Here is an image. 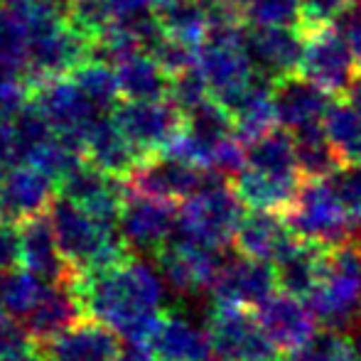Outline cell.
<instances>
[{
    "label": "cell",
    "mask_w": 361,
    "mask_h": 361,
    "mask_svg": "<svg viewBox=\"0 0 361 361\" xmlns=\"http://www.w3.org/2000/svg\"><path fill=\"white\" fill-rule=\"evenodd\" d=\"M72 286L84 317L99 319L128 342H145L162 312L160 273L130 253L109 268L79 273Z\"/></svg>",
    "instance_id": "1"
},
{
    "label": "cell",
    "mask_w": 361,
    "mask_h": 361,
    "mask_svg": "<svg viewBox=\"0 0 361 361\" xmlns=\"http://www.w3.org/2000/svg\"><path fill=\"white\" fill-rule=\"evenodd\" d=\"M47 216L52 221L59 251H62L64 261L72 266L74 276L101 271V268L114 266L128 256V248H126L116 224L91 216L89 212H84L64 197L52 200Z\"/></svg>",
    "instance_id": "2"
},
{
    "label": "cell",
    "mask_w": 361,
    "mask_h": 361,
    "mask_svg": "<svg viewBox=\"0 0 361 361\" xmlns=\"http://www.w3.org/2000/svg\"><path fill=\"white\" fill-rule=\"evenodd\" d=\"M317 327L344 332L361 319V251L352 241L329 243L319 281L305 300Z\"/></svg>",
    "instance_id": "3"
},
{
    "label": "cell",
    "mask_w": 361,
    "mask_h": 361,
    "mask_svg": "<svg viewBox=\"0 0 361 361\" xmlns=\"http://www.w3.org/2000/svg\"><path fill=\"white\" fill-rule=\"evenodd\" d=\"M243 216V204L233 195L231 185L221 182V177L214 175L207 180L195 195L182 200V207H177V221L172 236L187 238L197 246L224 251L231 246L233 231Z\"/></svg>",
    "instance_id": "4"
},
{
    "label": "cell",
    "mask_w": 361,
    "mask_h": 361,
    "mask_svg": "<svg viewBox=\"0 0 361 361\" xmlns=\"http://www.w3.org/2000/svg\"><path fill=\"white\" fill-rule=\"evenodd\" d=\"M243 30L246 23L207 30L195 52L197 72L204 79L209 96L224 109H228L258 74L243 47Z\"/></svg>",
    "instance_id": "5"
},
{
    "label": "cell",
    "mask_w": 361,
    "mask_h": 361,
    "mask_svg": "<svg viewBox=\"0 0 361 361\" xmlns=\"http://www.w3.org/2000/svg\"><path fill=\"white\" fill-rule=\"evenodd\" d=\"M207 337L219 361H281L283 354L271 344L253 310L231 302H216L207 319Z\"/></svg>",
    "instance_id": "6"
},
{
    "label": "cell",
    "mask_w": 361,
    "mask_h": 361,
    "mask_svg": "<svg viewBox=\"0 0 361 361\" xmlns=\"http://www.w3.org/2000/svg\"><path fill=\"white\" fill-rule=\"evenodd\" d=\"M91 57V39L76 30L69 20L37 25L27 30L25 72L30 84L69 74Z\"/></svg>",
    "instance_id": "7"
},
{
    "label": "cell",
    "mask_w": 361,
    "mask_h": 361,
    "mask_svg": "<svg viewBox=\"0 0 361 361\" xmlns=\"http://www.w3.org/2000/svg\"><path fill=\"white\" fill-rule=\"evenodd\" d=\"M283 216H286L290 231L305 241H349V219L342 212L332 187L327 185L324 177L300 180L293 204Z\"/></svg>",
    "instance_id": "8"
},
{
    "label": "cell",
    "mask_w": 361,
    "mask_h": 361,
    "mask_svg": "<svg viewBox=\"0 0 361 361\" xmlns=\"http://www.w3.org/2000/svg\"><path fill=\"white\" fill-rule=\"evenodd\" d=\"M357 62L352 57L347 37L337 25H319L302 32V54L298 74L317 84L329 96H344L357 76Z\"/></svg>",
    "instance_id": "9"
},
{
    "label": "cell",
    "mask_w": 361,
    "mask_h": 361,
    "mask_svg": "<svg viewBox=\"0 0 361 361\" xmlns=\"http://www.w3.org/2000/svg\"><path fill=\"white\" fill-rule=\"evenodd\" d=\"M37 111L44 116L49 128L72 143L81 152L84 147V135L91 128L99 116H104L84 94L79 86L72 81V76H54V79H44L32 86V96H30Z\"/></svg>",
    "instance_id": "10"
},
{
    "label": "cell",
    "mask_w": 361,
    "mask_h": 361,
    "mask_svg": "<svg viewBox=\"0 0 361 361\" xmlns=\"http://www.w3.org/2000/svg\"><path fill=\"white\" fill-rule=\"evenodd\" d=\"M180 202L143 195L126 185L123 202L118 207L116 228L128 251L155 253L175 231Z\"/></svg>",
    "instance_id": "11"
},
{
    "label": "cell",
    "mask_w": 361,
    "mask_h": 361,
    "mask_svg": "<svg viewBox=\"0 0 361 361\" xmlns=\"http://www.w3.org/2000/svg\"><path fill=\"white\" fill-rule=\"evenodd\" d=\"M114 123L145 157L165 150L182 130V111L170 99L128 101L114 106Z\"/></svg>",
    "instance_id": "12"
},
{
    "label": "cell",
    "mask_w": 361,
    "mask_h": 361,
    "mask_svg": "<svg viewBox=\"0 0 361 361\" xmlns=\"http://www.w3.org/2000/svg\"><path fill=\"white\" fill-rule=\"evenodd\" d=\"M160 278L180 295H200L212 288L219 271V251L197 246L180 236H170L155 251Z\"/></svg>",
    "instance_id": "13"
},
{
    "label": "cell",
    "mask_w": 361,
    "mask_h": 361,
    "mask_svg": "<svg viewBox=\"0 0 361 361\" xmlns=\"http://www.w3.org/2000/svg\"><path fill=\"white\" fill-rule=\"evenodd\" d=\"M253 314L266 337L281 354L300 349L317 332V319L307 307V302L290 293H283V290H276L266 300H261L253 307Z\"/></svg>",
    "instance_id": "14"
},
{
    "label": "cell",
    "mask_w": 361,
    "mask_h": 361,
    "mask_svg": "<svg viewBox=\"0 0 361 361\" xmlns=\"http://www.w3.org/2000/svg\"><path fill=\"white\" fill-rule=\"evenodd\" d=\"M212 177H214V172H204L190 162L180 160V157L167 155V152H155V155L145 157L126 177V185L135 192H143V195L182 202L190 195H195Z\"/></svg>",
    "instance_id": "15"
},
{
    "label": "cell",
    "mask_w": 361,
    "mask_h": 361,
    "mask_svg": "<svg viewBox=\"0 0 361 361\" xmlns=\"http://www.w3.org/2000/svg\"><path fill=\"white\" fill-rule=\"evenodd\" d=\"M243 30V47L253 69L276 81L295 74L302 54V30L295 25H248Z\"/></svg>",
    "instance_id": "16"
},
{
    "label": "cell",
    "mask_w": 361,
    "mask_h": 361,
    "mask_svg": "<svg viewBox=\"0 0 361 361\" xmlns=\"http://www.w3.org/2000/svg\"><path fill=\"white\" fill-rule=\"evenodd\" d=\"M59 192L91 216L116 224L118 207L126 195V180L106 175L91 162L79 160L64 177H59Z\"/></svg>",
    "instance_id": "17"
},
{
    "label": "cell",
    "mask_w": 361,
    "mask_h": 361,
    "mask_svg": "<svg viewBox=\"0 0 361 361\" xmlns=\"http://www.w3.org/2000/svg\"><path fill=\"white\" fill-rule=\"evenodd\" d=\"M212 293L216 302H231L253 310L261 300L278 290L273 263L246 258L238 253L231 261L219 263V271L212 281Z\"/></svg>",
    "instance_id": "18"
},
{
    "label": "cell",
    "mask_w": 361,
    "mask_h": 361,
    "mask_svg": "<svg viewBox=\"0 0 361 361\" xmlns=\"http://www.w3.org/2000/svg\"><path fill=\"white\" fill-rule=\"evenodd\" d=\"M54 180L37 167L13 165L5 170L0 182V219L10 224H23L49 209L54 200Z\"/></svg>",
    "instance_id": "19"
},
{
    "label": "cell",
    "mask_w": 361,
    "mask_h": 361,
    "mask_svg": "<svg viewBox=\"0 0 361 361\" xmlns=\"http://www.w3.org/2000/svg\"><path fill=\"white\" fill-rule=\"evenodd\" d=\"M35 347L47 361H114L121 352V339L99 319L81 317L72 327Z\"/></svg>",
    "instance_id": "20"
},
{
    "label": "cell",
    "mask_w": 361,
    "mask_h": 361,
    "mask_svg": "<svg viewBox=\"0 0 361 361\" xmlns=\"http://www.w3.org/2000/svg\"><path fill=\"white\" fill-rule=\"evenodd\" d=\"M334 96L305 79L302 74H288L273 81V109L276 123L286 130H300L322 123V116Z\"/></svg>",
    "instance_id": "21"
},
{
    "label": "cell",
    "mask_w": 361,
    "mask_h": 361,
    "mask_svg": "<svg viewBox=\"0 0 361 361\" xmlns=\"http://www.w3.org/2000/svg\"><path fill=\"white\" fill-rule=\"evenodd\" d=\"M20 236V263L23 268L32 271L44 283H72L74 271L64 261L62 251L54 238V228L47 212L18 224Z\"/></svg>",
    "instance_id": "22"
},
{
    "label": "cell",
    "mask_w": 361,
    "mask_h": 361,
    "mask_svg": "<svg viewBox=\"0 0 361 361\" xmlns=\"http://www.w3.org/2000/svg\"><path fill=\"white\" fill-rule=\"evenodd\" d=\"M295 241H298V236L290 231L283 214L248 209V214L241 216L236 231H233L231 246L246 258L276 263L283 253L293 248Z\"/></svg>",
    "instance_id": "23"
},
{
    "label": "cell",
    "mask_w": 361,
    "mask_h": 361,
    "mask_svg": "<svg viewBox=\"0 0 361 361\" xmlns=\"http://www.w3.org/2000/svg\"><path fill=\"white\" fill-rule=\"evenodd\" d=\"M81 155H84L86 162L104 170L106 175L121 177V180H126L145 160L143 152L121 133L114 118H109L106 114L99 116L91 123V128L86 130Z\"/></svg>",
    "instance_id": "24"
},
{
    "label": "cell",
    "mask_w": 361,
    "mask_h": 361,
    "mask_svg": "<svg viewBox=\"0 0 361 361\" xmlns=\"http://www.w3.org/2000/svg\"><path fill=\"white\" fill-rule=\"evenodd\" d=\"M72 283H47L44 293L32 305V310L20 319L25 334L32 344L47 342L62 329L72 327L76 319L84 317V310H81Z\"/></svg>",
    "instance_id": "25"
},
{
    "label": "cell",
    "mask_w": 361,
    "mask_h": 361,
    "mask_svg": "<svg viewBox=\"0 0 361 361\" xmlns=\"http://www.w3.org/2000/svg\"><path fill=\"white\" fill-rule=\"evenodd\" d=\"M145 344L157 361H212L207 332L177 312H160Z\"/></svg>",
    "instance_id": "26"
},
{
    "label": "cell",
    "mask_w": 361,
    "mask_h": 361,
    "mask_svg": "<svg viewBox=\"0 0 361 361\" xmlns=\"http://www.w3.org/2000/svg\"><path fill=\"white\" fill-rule=\"evenodd\" d=\"M228 116L233 123V135L243 145L256 140L266 130L276 128V109H273V81L256 74L253 81L238 94V99L228 106Z\"/></svg>",
    "instance_id": "27"
},
{
    "label": "cell",
    "mask_w": 361,
    "mask_h": 361,
    "mask_svg": "<svg viewBox=\"0 0 361 361\" xmlns=\"http://www.w3.org/2000/svg\"><path fill=\"white\" fill-rule=\"evenodd\" d=\"M329 243L305 241L298 238L288 253H283L273 268H276L278 290L290 293L300 300H307L319 281V273L324 266V253Z\"/></svg>",
    "instance_id": "28"
},
{
    "label": "cell",
    "mask_w": 361,
    "mask_h": 361,
    "mask_svg": "<svg viewBox=\"0 0 361 361\" xmlns=\"http://www.w3.org/2000/svg\"><path fill=\"white\" fill-rule=\"evenodd\" d=\"M300 180H288V177H276L258 172L253 167L243 165L241 170L233 175L231 190L238 197L243 207L258 212H276V214H286L295 200Z\"/></svg>",
    "instance_id": "29"
},
{
    "label": "cell",
    "mask_w": 361,
    "mask_h": 361,
    "mask_svg": "<svg viewBox=\"0 0 361 361\" xmlns=\"http://www.w3.org/2000/svg\"><path fill=\"white\" fill-rule=\"evenodd\" d=\"M118 94L128 101L165 99L170 91V74L147 52H133L114 64Z\"/></svg>",
    "instance_id": "30"
},
{
    "label": "cell",
    "mask_w": 361,
    "mask_h": 361,
    "mask_svg": "<svg viewBox=\"0 0 361 361\" xmlns=\"http://www.w3.org/2000/svg\"><path fill=\"white\" fill-rule=\"evenodd\" d=\"M246 167H253L258 172L276 177H288V180H302L298 172V162H295V143L290 130L276 128L266 130L258 135L256 140L246 143Z\"/></svg>",
    "instance_id": "31"
},
{
    "label": "cell",
    "mask_w": 361,
    "mask_h": 361,
    "mask_svg": "<svg viewBox=\"0 0 361 361\" xmlns=\"http://www.w3.org/2000/svg\"><path fill=\"white\" fill-rule=\"evenodd\" d=\"M319 126L339 162L361 160V116L349 106L344 96L332 99Z\"/></svg>",
    "instance_id": "32"
},
{
    "label": "cell",
    "mask_w": 361,
    "mask_h": 361,
    "mask_svg": "<svg viewBox=\"0 0 361 361\" xmlns=\"http://www.w3.org/2000/svg\"><path fill=\"white\" fill-rule=\"evenodd\" d=\"M155 15L160 20L162 32L195 49L202 44L209 27L202 0H167L155 5Z\"/></svg>",
    "instance_id": "33"
},
{
    "label": "cell",
    "mask_w": 361,
    "mask_h": 361,
    "mask_svg": "<svg viewBox=\"0 0 361 361\" xmlns=\"http://www.w3.org/2000/svg\"><path fill=\"white\" fill-rule=\"evenodd\" d=\"M295 143V162L302 180L307 177H327L339 165V157L329 147L322 133V126H310V128L293 130Z\"/></svg>",
    "instance_id": "34"
},
{
    "label": "cell",
    "mask_w": 361,
    "mask_h": 361,
    "mask_svg": "<svg viewBox=\"0 0 361 361\" xmlns=\"http://www.w3.org/2000/svg\"><path fill=\"white\" fill-rule=\"evenodd\" d=\"M44 288H47V283L27 268L15 266L8 271H0V307L20 322L32 310Z\"/></svg>",
    "instance_id": "35"
},
{
    "label": "cell",
    "mask_w": 361,
    "mask_h": 361,
    "mask_svg": "<svg viewBox=\"0 0 361 361\" xmlns=\"http://www.w3.org/2000/svg\"><path fill=\"white\" fill-rule=\"evenodd\" d=\"M69 74H72V81L79 86L81 94H84L101 114L114 111L121 94H118V84H116V74L111 64L89 57L86 62H81L79 67H74Z\"/></svg>",
    "instance_id": "36"
},
{
    "label": "cell",
    "mask_w": 361,
    "mask_h": 361,
    "mask_svg": "<svg viewBox=\"0 0 361 361\" xmlns=\"http://www.w3.org/2000/svg\"><path fill=\"white\" fill-rule=\"evenodd\" d=\"M281 361H359L354 342L339 329L314 332L310 342L290 354H283Z\"/></svg>",
    "instance_id": "37"
},
{
    "label": "cell",
    "mask_w": 361,
    "mask_h": 361,
    "mask_svg": "<svg viewBox=\"0 0 361 361\" xmlns=\"http://www.w3.org/2000/svg\"><path fill=\"white\" fill-rule=\"evenodd\" d=\"M324 180L332 187L349 224L361 219V160L339 162Z\"/></svg>",
    "instance_id": "38"
},
{
    "label": "cell",
    "mask_w": 361,
    "mask_h": 361,
    "mask_svg": "<svg viewBox=\"0 0 361 361\" xmlns=\"http://www.w3.org/2000/svg\"><path fill=\"white\" fill-rule=\"evenodd\" d=\"M241 13L248 25H295L300 27V0H246Z\"/></svg>",
    "instance_id": "39"
},
{
    "label": "cell",
    "mask_w": 361,
    "mask_h": 361,
    "mask_svg": "<svg viewBox=\"0 0 361 361\" xmlns=\"http://www.w3.org/2000/svg\"><path fill=\"white\" fill-rule=\"evenodd\" d=\"M67 20L76 30H81L89 39H94L96 35H101L114 23L106 0H69Z\"/></svg>",
    "instance_id": "40"
},
{
    "label": "cell",
    "mask_w": 361,
    "mask_h": 361,
    "mask_svg": "<svg viewBox=\"0 0 361 361\" xmlns=\"http://www.w3.org/2000/svg\"><path fill=\"white\" fill-rule=\"evenodd\" d=\"M167 99L182 111V116L187 111H192L197 104H202L204 99H209V91H207L204 79L197 72V67L182 69V72L170 76V91H167Z\"/></svg>",
    "instance_id": "41"
},
{
    "label": "cell",
    "mask_w": 361,
    "mask_h": 361,
    "mask_svg": "<svg viewBox=\"0 0 361 361\" xmlns=\"http://www.w3.org/2000/svg\"><path fill=\"white\" fill-rule=\"evenodd\" d=\"M354 0H300V30L332 25Z\"/></svg>",
    "instance_id": "42"
},
{
    "label": "cell",
    "mask_w": 361,
    "mask_h": 361,
    "mask_svg": "<svg viewBox=\"0 0 361 361\" xmlns=\"http://www.w3.org/2000/svg\"><path fill=\"white\" fill-rule=\"evenodd\" d=\"M30 337L25 334L23 324L8 314L3 307H0V359L10 357L15 352H23V349L30 347Z\"/></svg>",
    "instance_id": "43"
},
{
    "label": "cell",
    "mask_w": 361,
    "mask_h": 361,
    "mask_svg": "<svg viewBox=\"0 0 361 361\" xmlns=\"http://www.w3.org/2000/svg\"><path fill=\"white\" fill-rule=\"evenodd\" d=\"M337 27H344L342 35L347 37L349 49H352V57L357 62V69L361 72V3H354L344 10L337 18Z\"/></svg>",
    "instance_id": "44"
},
{
    "label": "cell",
    "mask_w": 361,
    "mask_h": 361,
    "mask_svg": "<svg viewBox=\"0 0 361 361\" xmlns=\"http://www.w3.org/2000/svg\"><path fill=\"white\" fill-rule=\"evenodd\" d=\"M20 263V236L18 224L0 219V271H8Z\"/></svg>",
    "instance_id": "45"
},
{
    "label": "cell",
    "mask_w": 361,
    "mask_h": 361,
    "mask_svg": "<svg viewBox=\"0 0 361 361\" xmlns=\"http://www.w3.org/2000/svg\"><path fill=\"white\" fill-rule=\"evenodd\" d=\"M106 3H109L111 18H114L116 23L138 18V15H145L155 10V0H106Z\"/></svg>",
    "instance_id": "46"
},
{
    "label": "cell",
    "mask_w": 361,
    "mask_h": 361,
    "mask_svg": "<svg viewBox=\"0 0 361 361\" xmlns=\"http://www.w3.org/2000/svg\"><path fill=\"white\" fill-rule=\"evenodd\" d=\"M114 361H157L152 349L145 342H128V347H121L118 357Z\"/></svg>",
    "instance_id": "47"
},
{
    "label": "cell",
    "mask_w": 361,
    "mask_h": 361,
    "mask_svg": "<svg viewBox=\"0 0 361 361\" xmlns=\"http://www.w3.org/2000/svg\"><path fill=\"white\" fill-rule=\"evenodd\" d=\"M344 96H347L349 106H352V109L361 116V72H357V76L352 79V84H349V89Z\"/></svg>",
    "instance_id": "48"
},
{
    "label": "cell",
    "mask_w": 361,
    "mask_h": 361,
    "mask_svg": "<svg viewBox=\"0 0 361 361\" xmlns=\"http://www.w3.org/2000/svg\"><path fill=\"white\" fill-rule=\"evenodd\" d=\"M0 361H47V359L42 357V352H39V349L35 347V344H30L27 349L10 354V357H5V359H0Z\"/></svg>",
    "instance_id": "49"
},
{
    "label": "cell",
    "mask_w": 361,
    "mask_h": 361,
    "mask_svg": "<svg viewBox=\"0 0 361 361\" xmlns=\"http://www.w3.org/2000/svg\"><path fill=\"white\" fill-rule=\"evenodd\" d=\"M354 349H357V357L361 361V322H359V332H357V339H354Z\"/></svg>",
    "instance_id": "50"
},
{
    "label": "cell",
    "mask_w": 361,
    "mask_h": 361,
    "mask_svg": "<svg viewBox=\"0 0 361 361\" xmlns=\"http://www.w3.org/2000/svg\"><path fill=\"white\" fill-rule=\"evenodd\" d=\"M228 3H231V5H236V8H238V10H241V8H243V5H246V0H228Z\"/></svg>",
    "instance_id": "51"
},
{
    "label": "cell",
    "mask_w": 361,
    "mask_h": 361,
    "mask_svg": "<svg viewBox=\"0 0 361 361\" xmlns=\"http://www.w3.org/2000/svg\"><path fill=\"white\" fill-rule=\"evenodd\" d=\"M5 170H8V167H5V165H0V182H3V175H5Z\"/></svg>",
    "instance_id": "52"
},
{
    "label": "cell",
    "mask_w": 361,
    "mask_h": 361,
    "mask_svg": "<svg viewBox=\"0 0 361 361\" xmlns=\"http://www.w3.org/2000/svg\"><path fill=\"white\" fill-rule=\"evenodd\" d=\"M160 3H167V0H155V5H160Z\"/></svg>",
    "instance_id": "53"
},
{
    "label": "cell",
    "mask_w": 361,
    "mask_h": 361,
    "mask_svg": "<svg viewBox=\"0 0 361 361\" xmlns=\"http://www.w3.org/2000/svg\"><path fill=\"white\" fill-rule=\"evenodd\" d=\"M0 3H3V0H0Z\"/></svg>",
    "instance_id": "54"
},
{
    "label": "cell",
    "mask_w": 361,
    "mask_h": 361,
    "mask_svg": "<svg viewBox=\"0 0 361 361\" xmlns=\"http://www.w3.org/2000/svg\"><path fill=\"white\" fill-rule=\"evenodd\" d=\"M359 322H361V319H359Z\"/></svg>",
    "instance_id": "55"
}]
</instances>
